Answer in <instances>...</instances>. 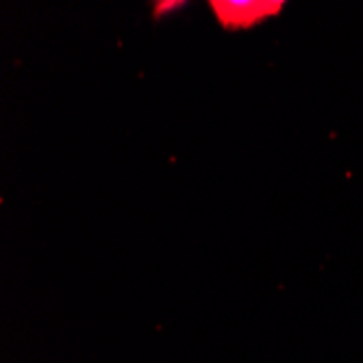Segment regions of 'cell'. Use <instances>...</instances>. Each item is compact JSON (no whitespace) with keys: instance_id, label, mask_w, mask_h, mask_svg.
I'll use <instances>...</instances> for the list:
<instances>
[{"instance_id":"1","label":"cell","mask_w":363,"mask_h":363,"mask_svg":"<svg viewBox=\"0 0 363 363\" xmlns=\"http://www.w3.org/2000/svg\"><path fill=\"white\" fill-rule=\"evenodd\" d=\"M209 7L222 28L240 30L279 16L283 3L281 0H211Z\"/></svg>"}]
</instances>
